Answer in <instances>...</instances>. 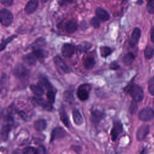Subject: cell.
Returning <instances> with one entry per match:
<instances>
[{
	"label": "cell",
	"instance_id": "cell-10",
	"mask_svg": "<svg viewBox=\"0 0 154 154\" xmlns=\"http://www.w3.org/2000/svg\"><path fill=\"white\" fill-rule=\"evenodd\" d=\"M66 134L67 133L66 131L63 128L56 127L52 130L51 132L50 142H52L54 140L63 138L66 135Z\"/></svg>",
	"mask_w": 154,
	"mask_h": 154
},
{
	"label": "cell",
	"instance_id": "cell-30",
	"mask_svg": "<svg viewBox=\"0 0 154 154\" xmlns=\"http://www.w3.org/2000/svg\"><path fill=\"white\" fill-rule=\"evenodd\" d=\"M144 55L146 59H151L154 55V49L150 46H146L144 51Z\"/></svg>",
	"mask_w": 154,
	"mask_h": 154
},
{
	"label": "cell",
	"instance_id": "cell-42",
	"mask_svg": "<svg viewBox=\"0 0 154 154\" xmlns=\"http://www.w3.org/2000/svg\"><path fill=\"white\" fill-rule=\"evenodd\" d=\"M41 1H42L43 3H45V2H47V1H48V0H41Z\"/></svg>",
	"mask_w": 154,
	"mask_h": 154
},
{
	"label": "cell",
	"instance_id": "cell-23",
	"mask_svg": "<svg viewBox=\"0 0 154 154\" xmlns=\"http://www.w3.org/2000/svg\"><path fill=\"white\" fill-rule=\"evenodd\" d=\"M47 126L46 121L44 119H39L35 122L34 124V128L38 131H42L46 129Z\"/></svg>",
	"mask_w": 154,
	"mask_h": 154
},
{
	"label": "cell",
	"instance_id": "cell-19",
	"mask_svg": "<svg viewBox=\"0 0 154 154\" xmlns=\"http://www.w3.org/2000/svg\"><path fill=\"white\" fill-rule=\"evenodd\" d=\"M32 52L35 55L37 58L40 60L46 58L49 55V52L47 51L44 50L42 48L33 49Z\"/></svg>",
	"mask_w": 154,
	"mask_h": 154
},
{
	"label": "cell",
	"instance_id": "cell-5",
	"mask_svg": "<svg viewBox=\"0 0 154 154\" xmlns=\"http://www.w3.org/2000/svg\"><path fill=\"white\" fill-rule=\"evenodd\" d=\"M91 90V86L88 84L80 85L77 89V96L82 101L86 100L89 97V93Z\"/></svg>",
	"mask_w": 154,
	"mask_h": 154
},
{
	"label": "cell",
	"instance_id": "cell-2",
	"mask_svg": "<svg viewBox=\"0 0 154 154\" xmlns=\"http://www.w3.org/2000/svg\"><path fill=\"white\" fill-rule=\"evenodd\" d=\"M53 60L56 66V68L60 73L66 74L70 73V70L69 66L67 65L66 62L61 57H60L59 55H57L54 57Z\"/></svg>",
	"mask_w": 154,
	"mask_h": 154
},
{
	"label": "cell",
	"instance_id": "cell-15",
	"mask_svg": "<svg viewBox=\"0 0 154 154\" xmlns=\"http://www.w3.org/2000/svg\"><path fill=\"white\" fill-rule=\"evenodd\" d=\"M38 7V0H30L28 2L25 7V11L27 14L33 13Z\"/></svg>",
	"mask_w": 154,
	"mask_h": 154
},
{
	"label": "cell",
	"instance_id": "cell-24",
	"mask_svg": "<svg viewBox=\"0 0 154 154\" xmlns=\"http://www.w3.org/2000/svg\"><path fill=\"white\" fill-rule=\"evenodd\" d=\"M94 58L91 57H87L84 60V66L85 69H91L95 65Z\"/></svg>",
	"mask_w": 154,
	"mask_h": 154
},
{
	"label": "cell",
	"instance_id": "cell-37",
	"mask_svg": "<svg viewBox=\"0 0 154 154\" xmlns=\"http://www.w3.org/2000/svg\"><path fill=\"white\" fill-rule=\"evenodd\" d=\"M137 108H138V106L136 103V102L133 100L131 103V105H130V106H129V112L131 113V114H134L136 112L137 110Z\"/></svg>",
	"mask_w": 154,
	"mask_h": 154
},
{
	"label": "cell",
	"instance_id": "cell-41",
	"mask_svg": "<svg viewBox=\"0 0 154 154\" xmlns=\"http://www.w3.org/2000/svg\"><path fill=\"white\" fill-rule=\"evenodd\" d=\"M150 40L152 43H154V26L152 27V28L150 30Z\"/></svg>",
	"mask_w": 154,
	"mask_h": 154
},
{
	"label": "cell",
	"instance_id": "cell-8",
	"mask_svg": "<svg viewBox=\"0 0 154 154\" xmlns=\"http://www.w3.org/2000/svg\"><path fill=\"white\" fill-rule=\"evenodd\" d=\"M150 132V126L149 125L144 124L138 128L136 133V137L138 141L144 140Z\"/></svg>",
	"mask_w": 154,
	"mask_h": 154
},
{
	"label": "cell",
	"instance_id": "cell-3",
	"mask_svg": "<svg viewBox=\"0 0 154 154\" xmlns=\"http://www.w3.org/2000/svg\"><path fill=\"white\" fill-rule=\"evenodd\" d=\"M138 119L143 122H148L154 118V109L151 107H145L141 109L138 114Z\"/></svg>",
	"mask_w": 154,
	"mask_h": 154
},
{
	"label": "cell",
	"instance_id": "cell-13",
	"mask_svg": "<svg viewBox=\"0 0 154 154\" xmlns=\"http://www.w3.org/2000/svg\"><path fill=\"white\" fill-rule=\"evenodd\" d=\"M13 123L7 122L6 124L4 125L0 131V138L2 141H5L8 137L9 133L11 129V126Z\"/></svg>",
	"mask_w": 154,
	"mask_h": 154
},
{
	"label": "cell",
	"instance_id": "cell-29",
	"mask_svg": "<svg viewBox=\"0 0 154 154\" xmlns=\"http://www.w3.org/2000/svg\"><path fill=\"white\" fill-rule=\"evenodd\" d=\"M91 46H92V45L91 43L88 42H84L78 45L77 46V49L81 52H85L87 51H88Z\"/></svg>",
	"mask_w": 154,
	"mask_h": 154
},
{
	"label": "cell",
	"instance_id": "cell-11",
	"mask_svg": "<svg viewBox=\"0 0 154 154\" xmlns=\"http://www.w3.org/2000/svg\"><path fill=\"white\" fill-rule=\"evenodd\" d=\"M106 116L103 111L99 109L93 110L91 112V121L94 124H99Z\"/></svg>",
	"mask_w": 154,
	"mask_h": 154
},
{
	"label": "cell",
	"instance_id": "cell-26",
	"mask_svg": "<svg viewBox=\"0 0 154 154\" xmlns=\"http://www.w3.org/2000/svg\"><path fill=\"white\" fill-rule=\"evenodd\" d=\"M46 42L44 38L40 37L38 38L37 40H35L31 45V47L32 49H40L42 47L44 46L45 45Z\"/></svg>",
	"mask_w": 154,
	"mask_h": 154
},
{
	"label": "cell",
	"instance_id": "cell-34",
	"mask_svg": "<svg viewBox=\"0 0 154 154\" xmlns=\"http://www.w3.org/2000/svg\"><path fill=\"white\" fill-rule=\"evenodd\" d=\"M90 24L94 28H97L100 26V20L96 16V17H93L91 20H90Z\"/></svg>",
	"mask_w": 154,
	"mask_h": 154
},
{
	"label": "cell",
	"instance_id": "cell-12",
	"mask_svg": "<svg viewBox=\"0 0 154 154\" xmlns=\"http://www.w3.org/2000/svg\"><path fill=\"white\" fill-rule=\"evenodd\" d=\"M75 52V46L70 43H64L61 48V52L66 58L71 57Z\"/></svg>",
	"mask_w": 154,
	"mask_h": 154
},
{
	"label": "cell",
	"instance_id": "cell-33",
	"mask_svg": "<svg viewBox=\"0 0 154 154\" xmlns=\"http://www.w3.org/2000/svg\"><path fill=\"white\" fill-rule=\"evenodd\" d=\"M39 84L41 86H42V87H44L45 88H46V89L47 90H52V87L51 84L49 83V82L46 78H41Z\"/></svg>",
	"mask_w": 154,
	"mask_h": 154
},
{
	"label": "cell",
	"instance_id": "cell-21",
	"mask_svg": "<svg viewBox=\"0 0 154 154\" xmlns=\"http://www.w3.org/2000/svg\"><path fill=\"white\" fill-rule=\"evenodd\" d=\"M72 117L74 123L77 125H80L83 123L82 116L78 109H74L72 112Z\"/></svg>",
	"mask_w": 154,
	"mask_h": 154
},
{
	"label": "cell",
	"instance_id": "cell-4",
	"mask_svg": "<svg viewBox=\"0 0 154 154\" xmlns=\"http://www.w3.org/2000/svg\"><path fill=\"white\" fill-rule=\"evenodd\" d=\"M123 129V124L122 122L119 120H114L113 121L112 128L110 132V135L112 141H115L119 135L122 132Z\"/></svg>",
	"mask_w": 154,
	"mask_h": 154
},
{
	"label": "cell",
	"instance_id": "cell-39",
	"mask_svg": "<svg viewBox=\"0 0 154 154\" xmlns=\"http://www.w3.org/2000/svg\"><path fill=\"white\" fill-rule=\"evenodd\" d=\"M1 2L6 7L11 6L13 4V0H1Z\"/></svg>",
	"mask_w": 154,
	"mask_h": 154
},
{
	"label": "cell",
	"instance_id": "cell-1",
	"mask_svg": "<svg viewBox=\"0 0 154 154\" xmlns=\"http://www.w3.org/2000/svg\"><path fill=\"white\" fill-rule=\"evenodd\" d=\"M123 90L125 92L129 93L133 100L136 102H141L144 98V91L141 86L138 84L130 82L126 85Z\"/></svg>",
	"mask_w": 154,
	"mask_h": 154
},
{
	"label": "cell",
	"instance_id": "cell-14",
	"mask_svg": "<svg viewBox=\"0 0 154 154\" xmlns=\"http://www.w3.org/2000/svg\"><path fill=\"white\" fill-rule=\"evenodd\" d=\"M95 13L96 16L103 22L107 21L109 19L110 16L107 11L101 7H97L95 10Z\"/></svg>",
	"mask_w": 154,
	"mask_h": 154
},
{
	"label": "cell",
	"instance_id": "cell-31",
	"mask_svg": "<svg viewBox=\"0 0 154 154\" xmlns=\"http://www.w3.org/2000/svg\"><path fill=\"white\" fill-rule=\"evenodd\" d=\"M147 90L150 94L154 96V76L152 77L148 81Z\"/></svg>",
	"mask_w": 154,
	"mask_h": 154
},
{
	"label": "cell",
	"instance_id": "cell-7",
	"mask_svg": "<svg viewBox=\"0 0 154 154\" xmlns=\"http://www.w3.org/2000/svg\"><path fill=\"white\" fill-rule=\"evenodd\" d=\"M14 75L20 79H24L28 75V70L22 64H17L13 70Z\"/></svg>",
	"mask_w": 154,
	"mask_h": 154
},
{
	"label": "cell",
	"instance_id": "cell-16",
	"mask_svg": "<svg viewBox=\"0 0 154 154\" xmlns=\"http://www.w3.org/2000/svg\"><path fill=\"white\" fill-rule=\"evenodd\" d=\"M34 100L35 103H37L38 105L41 106L43 109L47 111H51L52 109V104L49 103L48 100L46 101L44 99L40 97H34Z\"/></svg>",
	"mask_w": 154,
	"mask_h": 154
},
{
	"label": "cell",
	"instance_id": "cell-28",
	"mask_svg": "<svg viewBox=\"0 0 154 154\" xmlns=\"http://www.w3.org/2000/svg\"><path fill=\"white\" fill-rule=\"evenodd\" d=\"M100 55L103 58H106L112 53V49L108 46H101L100 48Z\"/></svg>",
	"mask_w": 154,
	"mask_h": 154
},
{
	"label": "cell",
	"instance_id": "cell-20",
	"mask_svg": "<svg viewBox=\"0 0 154 154\" xmlns=\"http://www.w3.org/2000/svg\"><path fill=\"white\" fill-rule=\"evenodd\" d=\"M29 88L32 93L37 96H41L44 94V89L39 84L38 85L31 84L29 85Z\"/></svg>",
	"mask_w": 154,
	"mask_h": 154
},
{
	"label": "cell",
	"instance_id": "cell-6",
	"mask_svg": "<svg viewBox=\"0 0 154 154\" xmlns=\"http://www.w3.org/2000/svg\"><path fill=\"white\" fill-rule=\"evenodd\" d=\"M13 14L7 9L4 8L0 10V22L5 26H9L13 21Z\"/></svg>",
	"mask_w": 154,
	"mask_h": 154
},
{
	"label": "cell",
	"instance_id": "cell-27",
	"mask_svg": "<svg viewBox=\"0 0 154 154\" xmlns=\"http://www.w3.org/2000/svg\"><path fill=\"white\" fill-rule=\"evenodd\" d=\"M17 37V35H12L8 38H7L5 40H2L1 43H0V52L4 50L6 48L7 45L11 42L13 40H14Z\"/></svg>",
	"mask_w": 154,
	"mask_h": 154
},
{
	"label": "cell",
	"instance_id": "cell-38",
	"mask_svg": "<svg viewBox=\"0 0 154 154\" xmlns=\"http://www.w3.org/2000/svg\"><path fill=\"white\" fill-rule=\"evenodd\" d=\"M120 68V66L117 64V62L113 61L112 63H111V64H109V69L111 70H117Z\"/></svg>",
	"mask_w": 154,
	"mask_h": 154
},
{
	"label": "cell",
	"instance_id": "cell-36",
	"mask_svg": "<svg viewBox=\"0 0 154 154\" xmlns=\"http://www.w3.org/2000/svg\"><path fill=\"white\" fill-rule=\"evenodd\" d=\"M147 10L149 13L154 14V0H149L147 4Z\"/></svg>",
	"mask_w": 154,
	"mask_h": 154
},
{
	"label": "cell",
	"instance_id": "cell-25",
	"mask_svg": "<svg viewBox=\"0 0 154 154\" xmlns=\"http://www.w3.org/2000/svg\"><path fill=\"white\" fill-rule=\"evenodd\" d=\"M60 117L62 123L66 126L69 127V120L68 116L63 108L60 109Z\"/></svg>",
	"mask_w": 154,
	"mask_h": 154
},
{
	"label": "cell",
	"instance_id": "cell-32",
	"mask_svg": "<svg viewBox=\"0 0 154 154\" xmlns=\"http://www.w3.org/2000/svg\"><path fill=\"white\" fill-rule=\"evenodd\" d=\"M46 97L49 103H51V104L54 103L55 99V93L52 90H48L46 93Z\"/></svg>",
	"mask_w": 154,
	"mask_h": 154
},
{
	"label": "cell",
	"instance_id": "cell-17",
	"mask_svg": "<svg viewBox=\"0 0 154 154\" xmlns=\"http://www.w3.org/2000/svg\"><path fill=\"white\" fill-rule=\"evenodd\" d=\"M37 58L35 57V55L33 54V52L29 53L23 57V60L24 61V62L29 66L34 65L37 61Z\"/></svg>",
	"mask_w": 154,
	"mask_h": 154
},
{
	"label": "cell",
	"instance_id": "cell-40",
	"mask_svg": "<svg viewBox=\"0 0 154 154\" xmlns=\"http://www.w3.org/2000/svg\"><path fill=\"white\" fill-rule=\"evenodd\" d=\"M46 152V149L43 146H40L37 149V154H43V153H45Z\"/></svg>",
	"mask_w": 154,
	"mask_h": 154
},
{
	"label": "cell",
	"instance_id": "cell-35",
	"mask_svg": "<svg viewBox=\"0 0 154 154\" xmlns=\"http://www.w3.org/2000/svg\"><path fill=\"white\" fill-rule=\"evenodd\" d=\"M23 153L25 154H37V149L33 147H27L23 150Z\"/></svg>",
	"mask_w": 154,
	"mask_h": 154
},
{
	"label": "cell",
	"instance_id": "cell-9",
	"mask_svg": "<svg viewBox=\"0 0 154 154\" xmlns=\"http://www.w3.org/2000/svg\"><path fill=\"white\" fill-rule=\"evenodd\" d=\"M141 29L138 27L134 28L131 34L129 42V44L131 47L133 48L138 44L139 40L141 37Z\"/></svg>",
	"mask_w": 154,
	"mask_h": 154
},
{
	"label": "cell",
	"instance_id": "cell-18",
	"mask_svg": "<svg viewBox=\"0 0 154 154\" xmlns=\"http://www.w3.org/2000/svg\"><path fill=\"white\" fill-rule=\"evenodd\" d=\"M135 58V55L132 52H130L126 54L123 56L122 58V61L125 66H129L132 64Z\"/></svg>",
	"mask_w": 154,
	"mask_h": 154
},
{
	"label": "cell",
	"instance_id": "cell-22",
	"mask_svg": "<svg viewBox=\"0 0 154 154\" xmlns=\"http://www.w3.org/2000/svg\"><path fill=\"white\" fill-rule=\"evenodd\" d=\"M78 28L77 23L73 20L68 21L65 25V29L66 31L70 34L73 33L76 31Z\"/></svg>",
	"mask_w": 154,
	"mask_h": 154
}]
</instances>
